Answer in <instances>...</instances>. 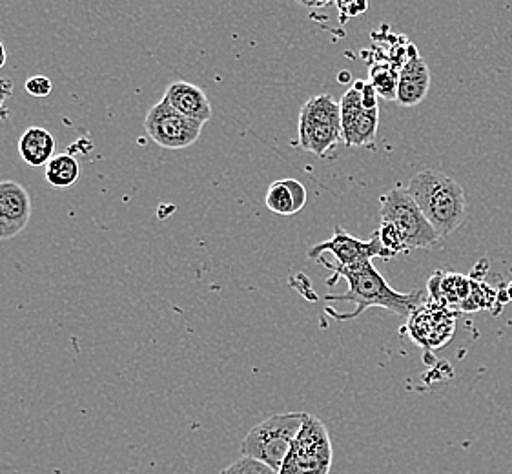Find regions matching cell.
I'll use <instances>...</instances> for the list:
<instances>
[{"instance_id":"cell-1","label":"cell","mask_w":512,"mask_h":474,"mask_svg":"<svg viewBox=\"0 0 512 474\" xmlns=\"http://www.w3.org/2000/svg\"><path fill=\"white\" fill-rule=\"evenodd\" d=\"M318 261L323 267L330 268L334 272L332 279L327 281L328 285H336L339 278H343L349 283V290L345 294H330L325 299L327 301H350L356 305V310L345 312V314H338L332 309H327V314H330L334 320H356L365 310L372 309V307L389 310L401 318H410L412 312L427 301L421 290L398 292V290L392 289L387 283V279L383 278L376 267L372 265V261L352 268L332 265L323 258H319Z\"/></svg>"},{"instance_id":"cell-2","label":"cell","mask_w":512,"mask_h":474,"mask_svg":"<svg viewBox=\"0 0 512 474\" xmlns=\"http://www.w3.org/2000/svg\"><path fill=\"white\" fill-rule=\"evenodd\" d=\"M409 196L441 237L451 236L467 216L465 192L458 181L438 172L423 170L410 179Z\"/></svg>"},{"instance_id":"cell-3","label":"cell","mask_w":512,"mask_h":474,"mask_svg":"<svg viewBox=\"0 0 512 474\" xmlns=\"http://www.w3.org/2000/svg\"><path fill=\"white\" fill-rule=\"evenodd\" d=\"M307 413L274 414L265 422L252 427L239 447L241 456L259 460L272 467L277 474L287 458Z\"/></svg>"},{"instance_id":"cell-4","label":"cell","mask_w":512,"mask_h":474,"mask_svg":"<svg viewBox=\"0 0 512 474\" xmlns=\"http://www.w3.org/2000/svg\"><path fill=\"white\" fill-rule=\"evenodd\" d=\"M341 141V110L332 95H316L303 104L297 126V146L310 154L327 155Z\"/></svg>"},{"instance_id":"cell-5","label":"cell","mask_w":512,"mask_h":474,"mask_svg":"<svg viewBox=\"0 0 512 474\" xmlns=\"http://www.w3.org/2000/svg\"><path fill=\"white\" fill-rule=\"evenodd\" d=\"M332 460L334 451L327 425L307 413L279 474H330Z\"/></svg>"},{"instance_id":"cell-6","label":"cell","mask_w":512,"mask_h":474,"mask_svg":"<svg viewBox=\"0 0 512 474\" xmlns=\"http://www.w3.org/2000/svg\"><path fill=\"white\" fill-rule=\"evenodd\" d=\"M341 141L345 146H367L378 134V93L365 81H356L341 103Z\"/></svg>"},{"instance_id":"cell-7","label":"cell","mask_w":512,"mask_h":474,"mask_svg":"<svg viewBox=\"0 0 512 474\" xmlns=\"http://www.w3.org/2000/svg\"><path fill=\"white\" fill-rule=\"evenodd\" d=\"M381 223H390L398 228L407 252L416 248H431L441 236L425 219L416 201L409 196L407 188H392L381 197L379 208Z\"/></svg>"},{"instance_id":"cell-8","label":"cell","mask_w":512,"mask_h":474,"mask_svg":"<svg viewBox=\"0 0 512 474\" xmlns=\"http://www.w3.org/2000/svg\"><path fill=\"white\" fill-rule=\"evenodd\" d=\"M205 124L188 119L161 99L144 119L146 134L166 150H183L201 137Z\"/></svg>"},{"instance_id":"cell-9","label":"cell","mask_w":512,"mask_h":474,"mask_svg":"<svg viewBox=\"0 0 512 474\" xmlns=\"http://www.w3.org/2000/svg\"><path fill=\"white\" fill-rule=\"evenodd\" d=\"M325 252H332L338 259L339 267H358L361 263L372 261V258L390 259L394 254L379 243L374 234L370 241H361L358 237L350 236L345 228H334V236L325 243H319L308 250V258L319 259Z\"/></svg>"},{"instance_id":"cell-10","label":"cell","mask_w":512,"mask_h":474,"mask_svg":"<svg viewBox=\"0 0 512 474\" xmlns=\"http://www.w3.org/2000/svg\"><path fill=\"white\" fill-rule=\"evenodd\" d=\"M454 320V310L441 307L429 299L412 312L409 318L410 336L423 349H440L454 334Z\"/></svg>"},{"instance_id":"cell-11","label":"cell","mask_w":512,"mask_h":474,"mask_svg":"<svg viewBox=\"0 0 512 474\" xmlns=\"http://www.w3.org/2000/svg\"><path fill=\"white\" fill-rule=\"evenodd\" d=\"M30 219L28 190L17 181H0V241L19 236Z\"/></svg>"},{"instance_id":"cell-12","label":"cell","mask_w":512,"mask_h":474,"mask_svg":"<svg viewBox=\"0 0 512 474\" xmlns=\"http://www.w3.org/2000/svg\"><path fill=\"white\" fill-rule=\"evenodd\" d=\"M429 88H431L429 66L416 52L410 57L409 61L403 64V68L400 70L396 103L405 106V108L418 106L427 97Z\"/></svg>"},{"instance_id":"cell-13","label":"cell","mask_w":512,"mask_h":474,"mask_svg":"<svg viewBox=\"0 0 512 474\" xmlns=\"http://www.w3.org/2000/svg\"><path fill=\"white\" fill-rule=\"evenodd\" d=\"M163 99L179 114L194 119L197 123L206 124L212 119V104L206 93L195 84L175 81L166 88Z\"/></svg>"},{"instance_id":"cell-14","label":"cell","mask_w":512,"mask_h":474,"mask_svg":"<svg viewBox=\"0 0 512 474\" xmlns=\"http://www.w3.org/2000/svg\"><path fill=\"white\" fill-rule=\"evenodd\" d=\"M429 299L447 309H460L469 298L472 279L454 272H436L427 283Z\"/></svg>"},{"instance_id":"cell-15","label":"cell","mask_w":512,"mask_h":474,"mask_svg":"<svg viewBox=\"0 0 512 474\" xmlns=\"http://www.w3.org/2000/svg\"><path fill=\"white\" fill-rule=\"evenodd\" d=\"M265 203L277 216H294L307 205V188L297 179H279L268 186Z\"/></svg>"},{"instance_id":"cell-16","label":"cell","mask_w":512,"mask_h":474,"mask_svg":"<svg viewBox=\"0 0 512 474\" xmlns=\"http://www.w3.org/2000/svg\"><path fill=\"white\" fill-rule=\"evenodd\" d=\"M19 154L22 161L30 166L48 165L55 157V139L41 126H31L19 141Z\"/></svg>"},{"instance_id":"cell-17","label":"cell","mask_w":512,"mask_h":474,"mask_svg":"<svg viewBox=\"0 0 512 474\" xmlns=\"http://www.w3.org/2000/svg\"><path fill=\"white\" fill-rule=\"evenodd\" d=\"M46 181L55 188H70L81 176L79 161L70 154H59L46 165Z\"/></svg>"},{"instance_id":"cell-18","label":"cell","mask_w":512,"mask_h":474,"mask_svg":"<svg viewBox=\"0 0 512 474\" xmlns=\"http://www.w3.org/2000/svg\"><path fill=\"white\" fill-rule=\"evenodd\" d=\"M400 81V70L390 62H379L370 68V86L376 90L379 97L387 101H396Z\"/></svg>"},{"instance_id":"cell-19","label":"cell","mask_w":512,"mask_h":474,"mask_svg":"<svg viewBox=\"0 0 512 474\" xmlns=\"http://www.w3.org/2000/svg\"><path fill=\"white\" fill-rule=\"evenodd\" d=\"M496 298H498V294L489 285H485L483 281H478V279H472L471 294H469V298L465 299V303L461 305L460 310L474 312V310L491 309Z\"/></svg>"},{"instance_id":"cell-20","label":"cell","mask_w":512,"mask_h":474,"mask_svg":"<svg viewBox=\"0 0 512 474\" xmlns=\"http://www.w3.org/2000/svg\"><path fill=\"white\" fill-rule=\"evenodd\" d=\"M219 474H277L272 467L267 464L248 458V456H239L236 462L225 467Z\"/></svg>"},{"instance_id":"cell-21","label":"cell","mask_w":512,"mask_h":474,"mask_svg":"<svg viewBox=\"0 0 512 474\" xmlns=\"http://www.w3.org/2000/svg\"><path fill=\"white\" fill-rule=\"evenodd\" d=\"M24 88H26V92L30 93L31 97H48L53 90V84L48 77H44V75H35V77H31L24 84Z\"/></svg>"},{"instance_id":"cell-22","label":"cell","mask_w":512,"mask_h":474,"mask_svg":"<svg viewBox=\"0 0 512 474\" xmlns=\"http://www.w3.org/2000/svg\"><path fill=\"white\" fill-rule=\"evenodd\" d=\"M6 59H8V57H6V48H4V44L0 42V70L4 68V64H6Z\"/></svg>"},{"instance_id":"cell-23","label":"cell","mask_w":512,"mask_h":474,"mask_svg":"<svg viewBox=\"0 0 512 474\" xmlns=\"http://www.w3.org/2000/svg\"><path fill=\"white\" fill-rule=\"evenodd\" d=\"M507 296H509V299H512V283L509 285V289H507Z\"/></svg>"}]
</instances>
